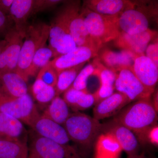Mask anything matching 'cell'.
I'll use <instances>...</instances> for the list:
<instances>
[{
    "label": "cell",
    "mask_w": 158,
    "mask_h": 158,
    "mask_svg": "<svg viewBox=\"0 0 158 158\" xmlns=\"http://www.w3.org/2000/svg\"><path fill=\"white\" fill-rule=\"evenodd\" d=\"M157 118V110L149 98L139 100L130 105L120 113L115 121L144 139L148 131L155 125Z\"/></svg>",
    "instance_id": "cell-1"
},
{
    "label": "cell",
    "mask_w": 158,
    "mask_h": 158,
    "mask_svg": "<svg viewBox=\"0 0 158 158\" xmlns=\"http://www.w3.org/2000/svg\"><path fill=\"white\" fill-rule=\"evenodd\" d=\"M154 3L150 1H135L132 7L118 16L120 32L136 34L149 29L151 21L157 16V6Z\"/></svg>",
    "instance_id": "cell-2"
},
{
    "label": "cell",
    "mask_w": 158,
    "mask_h": 158,
    "mask_svg": "<svg viewBox=\"0 0 158 158\" xmlns=\"http://www.w3.org/2000/svg\"><path fill=\"white\" fill-rule=\"evenodd\" d=\"M81 12L85 27L99 50L104 44L116 40L120 31L118 24V16L98 14L81 6Z\"/></svg>",
    "instance_id": "cell-3"
},
{
    "label": "cell",
    "mask_w": 158,
    "mask_h": 158,
    "mask_svg": "<svg viewBox=\"0 0 158 158\" xmlns=\"http://www.w3.org/2000/svg\"><path fill=\"white\" fill-rule=\"evenodd\" d=\"M50 26L44 23L29 25L20 51L16 71L28 82V72L33 57L37 51L46 45L49 34Z\"/></svg>",
    "instance_id": "cell-4"
},
{
    "label": "cell",
    "mask_w": 158,
    "mask_h": 158,
    "mask_svg": "<svg viewBox=\"0 0 158 158\" xmlns=\"http://www.w3.org/2000/svg\"><path fill=\"white\" fill-rule=\"evenodd\" d=\"M63 126L71 141L82 146L91 144L102 127L99 120L79 111L71 113Z\"/></svg>",
    "instance_id": "cell-5"
},
{
    "label": "cell",
    "mask_w": 158,
    "mask_h": 158,
    "mask_svg": "<svg viewBox=\"0 0 158 158\" xmlns=\"http://www.w3.org/2000/svg\"><path fill=\"white\" fill-rule=\"evenodd\" d=\"M81 8L80 1H67L59 11L66 20L69 33L77 46L88 47L99 51L85 27Z\"/></svg>",
    "instance_id": "cell-6"
},
{
    "label": "cell",
    "mask_w": 158,
    "mask_h": 158,
    "mask_svg": "<svg viewBox=\"0 0 158 158\" xmlns=\"http://www.w3.org/2000/svg\"><path fill=\"white\" fill-rule=\"evenodd\" d=\"M0 112L12 116L31 127L40 115L29 93L15 98L0 96Z\"/></svg>",
    "instance_id": "cell-7"
},
{
    "label": "cell",
    "mask_w": 158,
    "mask_h": 158,
    "mask_svg": "<svg viewBox=\"0 0 158 158\" xmlns=\"http://www.w3.org/2000/svg\"><path fill=\"white\" fill-rule=\"evenodd\" d=\"M28 147V158H81L73 146L58 144L35 133Z\"/></svg>",
    "instance_id": "cell-8"
},
{
    "label": "cell",
    "mask_w": 158,
    "mask_h": 158,
    "mask_svg": "<svg viewBox=\"0 0 158 158\" xmlns=\"http://www.w3.org/2000/svg\"><path fill=\"white\" fill-rule=\"evenodd\" d=\"M50 27L48 46L53 53L54 58L67 53L77 47L69 33L67 23L60 12Z\"/></svg>",
    "instance_id": "cell-9"
},
{
    "label": "cell",
    "mask_w": 158,
    "mask_h": 158,
    "mask_svg": "<svg viewBox=\"0 0 158 158\" xmlns=\"http://www.w3.org/2000/svg\"><path fill=\"white\" fill-rule=\"evenodd\" d=\"M115 90L127 96L131 102L149 98L153 93L145 88L128 69H123L117 74Z\"/></svg>",
    "instance_id": "cell-10"
},
{
    "label": "cell",
    "mask_w": 158,
    "mask_h": 158,
    "mask_svg": "<svg viewBox=\"0 0 158 158\" xmlns=\"http://www.w3.org/2000/svg\"><path fill=\"white\" fill-rule=\"evenodd\" d=\"M4 37L7 43L0 54V72L15 71L24 38L14 27L6 33Z\"/></svg>",
    "instance_id": "cell-11"
},
{
    "label": "cell",
    "mask_w": 158,
    "mask_h": 158,
    "mask_svg": "<svg viewBox=\"0 0 158 158\" xmlns=\"http://www.w3.org/2000/svg\"><path fill=\"white\" fill-rule=\"evenodd\" d=\"M157 32L148 29L138 34H130L120 32L114 40L116 47L132 52L137 55H144L150 43L157 37Z\"/></svg>",
    "instance_id": "cell-12"
},
{
    "label": "cell",
    "mask_w": 158,
    "mask_h": 158,
    "mask_svg": "<svg viewBox=\"0 0 158 158\" xmlns=\"http://www.w3.org/2000/svg\"><path fill=\"white\" fill-rule=\"evenodd\" d=\"M31 128L35 134L40 137L62 145H72V141L63 125L58 124L43 114L40 115Z\"/></svg>",
    "instance_id": "cell-13"
},
{
    "label": "cell",
    "mask_w": 158,
    "mask_h": 158,
    "mask_svg": "<svg viewBox=\"0 0 158 158\" xmlns=\"http://www.w3.org/2000/svg\"><path fill=\"white\" fill-rule=\"evenodd\" d=\"M98 50L85 46H77L67 53L54 58L51 64L59 73L66 69L86 63L92 58L98 56Z\"/></svg>",
    "instance_id": "cell-14"
},
{
    "label": "cell",
    "mask_w": 158,
    "mask_h": 158,
    "mask_svg": "<svg viewBox=\"0 0 158 158\" xmlns=\"http://www.w3.org/2000/svg\"><path fill=\"white\" fill-rule=\"evenodd\" d=\"M137 56L130 51L122 50L120 52H115L109 48H104L103 47L99 50L97 57L105 67L118 73L123 69L131 70Z\"/></svg>",
    "instance_id": "cell-15"
},
{
    "label": "cell",
    "mask_w": 158,
    "mask_h": 158,
    "mask_svg": "<svg viewBox=\"0 0 158 158\" xmlns=\"http://www.w3.org/2000/svg\"><path fill=\"white\" fill-rule=\"evenodd\" d=\"M132 71L145 88L153 93L158 80V66L145 55H138Z\"/></svg>",
    "instance_id": "cell-16"
},
{
    "label": "cell",
    "mask_w": 158,
    "mask_h": 158,
    "mask_svg": "<svg viewBox=\"0 0 158 158\" xmlns=\"http://www.w3.org/2000/svg\"><path fill=\"white\" fill-rule=\"evenodd\" d=\"M28 93L27 81L16 71L0 72V96L15 98Z\"/></svg>",
    "instance_id": "cell-17"
},
{
    "label": "cell",
    "mask_w": 158,
    "mask_h": 158,
    "mask_svg": "<svg viewBox=\"0 0 158 158\" xmlns=\"http://www.w3.org/2000/svg\"><path fill=\"white\" fill-rule=\"evenodd\" d=\"M35 0H14L10 9L9 15L19 34L24 38L28 27V20L34 15Z\"/></svg>",
    "instance_id": "cell-18"
},
{
    "label": "cell",
    "mask_w": 158,
    "mask_h": 158,
    "mask_svg": "<svg viewBox=\"0 0 158 158\" xmlns=\"http://www.w3.org/2000/svg\"><path fill=\"white\" fill-rule=\"evenodd\" d=\"M134 4V2L127 0H86L82 6L98 14L119 16Z\"/></svg>",
    "instance_id": "cell-19"
},
{
    "label": "cell",
    "mask_w": 158,
    "mask_h": 158,
    "mask_svg": "<svg viewBox=\"0 0 158 158\" xmlns=\"http://www.w3.org/2000/svg\"><path fill=\"white\" fill-rule=\"evenodd\" d=\"M130 102L131 101L124 94L118 92L114 93L95 104L94 118L99 120L113 116Z\"/></svg>",
    "instance_id": "cell-20"
},
{
    "label": "cell",
    "mask_w": 158,
    "mask_h": 158,
    "mask_svg": "<svg viewBox=\"0 0 158 158\" xmlns=\"http://www.w3.org/2000/svg\"><path fill=\"white\" fill-rule=\"evenodd\" d=\"M23 124L18 119L0 112V138L27 142V132Z\"/></svg>",
    "instance_id": "cell-21"
},
{
    "label": "cell",
    "mask_w": 158,
    "mask_h": 158,
    "mask_svg": "<svg viewBox=\"0 0 158 158\" xmlns=\"http://www.w3.org/2000/svg\"><path fill=\"white\" fill-rule=\"evenodd\" d=\"M109 133L115 138L122 150L131 156H135L139 148V144L133 131L115 121Z\"/></svg>",
    "instance_id": "cell-22"
},
{
    "label": "cell",
    "mask_w": 158,
    "mask_h": 158,
    "mask_svg": "<svg viewBox=\"0 0 158 158\" xmlns=\"http://www.w3.org/2000/svg\"><path fill=\"white\" fill-rule=\"evenodd\" d=\"M93 61L99 71L101 81V87L95 96L96 104L114 93L118 73L114 72L105 67L97 57L94 59Z\"/></svg>",
    "instance_id": "cell-23"
},
{
    "label": "cell",
    "mask_w": 158,
    "mask_h": 158,
    "mask_svg": "<svg viewBox=\"0 0 158 158\" xmlns=\"http://www.w3.org/2000/svg\"><path fill=\"white\" fill-rule=\"evenodd\" d=\"M63 98L75 112L86 110L96 104L94 95L71 87L64 92Z\"/></svg>",
    "instance_id": "cell-24"
},
{
    "label": "cell",
    "mask_w": 158,
    "mask_h": 158,
    "mask_svg": "<svg viewBox=\"0 0 158 158\" xmlns=\"http://www.w3.org/2000/svg\"><path fill=\"white\" fill-rule=\"evenodd\" d=\"M28 156L27 142L0 138V158H28Z\"/></svg>",
    "instance_id": "cell-25"
},
{
    "label": "cell",
    "mask_w": 158,
    "mask_h": 158,
    "mask_svg": "<svg viewBox=\"0 0 158 158\" xmlns=\"http://www.w3.org/2000/svg\"><path fill=\"white\" fill-rule=\"evenodd\" d=\"M42 114L58 124L63 125L71 113L69 107L63 98L56 96L50 102Z\"/></svg>",
    "instance_id": "cell-26"
},
{
    "label": "cell",
    "mask_w": 158,
    "mask_h": 158,
    "mask_svg": "<svg viewBox=\"0 0 158 158\" xmlns=\"http://www.w3.org/2000/svg\"><path fill=\"white\" fill-rule=\"evenodd\" d=\"M96 150L97 158H116L122 150L113 135L108 132L98 137Z\"/></svg>",
    "instance_id": "cell-27"
},
{
    "label": "cell",
    "mask_w": 158,
    "mask_h": 158,
    "mask_svg": "<svg viewBox=\"0 0 158 158\" xmlns=\"http://www.w3.org/2000/svg\"><path fill=\"white\" fill-rule=\"evenodd\" d=\"M86 63L66 69L59 72L58 73V79L56 88V96L64 93L71 87L77 76L81 71Z\"/></svg>",
    "instance_id": "cell-28"
},
{
    "label": "cell",
    "mask_w": 158,
    "mask_h": 158,
    "mask_svg": "<svg viewBox=\"0 0 158 158\" xmlns=\"http://www.w3.org/2000/svg\"><path fill=\"white\" fill-rule=\"evenodd\" d=\"M31 90L34 99L40 104L50 103L56 96V91L55 87L47 85L37 77L32 85Z\"/></svg>",
    "instance_id": "cell-29"
},
{
    "label": "cell",
    "mask_w": 158,
    "mask_h": 158,
    "mask_svg": "<svg viewBox=\"0 0 158 158\" xmlns=\"http://www.w3.org/2000/svg\"><path fill=\"white\" fill-rule=\"evenodd\" d=\"M52 58H54L53 53L48 46L45 45L39 49L33 57L29 67V79L37 76L40 69L48 64Z\"/></svg>",
    "instance_id": "cell-30"
},
{
    "label": "cell",
    "mask_w": 158,
    "mask_h": 158,
    "mask_svg": "<svg viewBox=\"0 0 158 158\" xmlns=\"http://www.w3.org/2000/svg\"><path fill=\"white\" fill-rule=\"evenodd\" d=\"M96 68V65L94 61L92 63L83 67L77 76L76 78L71 87L77 90L85 91L88 78Z\"/></svg>",
    "instance_id": "cell-31"
},
{
    "label": "cell",
    "mask_w": 158,
    "mask_h": 158,
    "mask_svg": "<svg viewBox=\"0 0 158 158\" xmlns=\"http://www.w3.org/2000/svg\"><path fill=\"white\" fill-rule=\"evenodd\" d=\"M36 77L41 80L47 85L55 88L58 79V73L50 61L47 65L40 69Z\"/></svg>",
    "instance_id": "cell-32"
},
{
    "label": "cell",
    "mask_w": 158,
    "mask_h": 158,
    "mask_svg": "<svg viewBox=\"0 0 158 158\" xmlns=\"http://www.w3.org/2000/svg\"><path fill=\"white\" fill-rule=\"evenodd\" d=\"M101 87V81L99 71L96 66V69L88 78L85 92L96 96Z\"/></svg>",
    "instance_id": "cell-33"
},
{
    "label": "cell",
    "mask_w": 158,
    "mask_h": 158,
    "mask_svg": "<svg viewBox=\"0 0 158 158\" xmlns=\"http://www.w3.org/2000/svg\"><path fill=\"white\" fill-rule=\"evenodd\" d=\"M64 1L60 0H35L34 15L39 12L53 9Z\"/></svg>",
    "instance_id": "cell-34"
},
{
    "label": "cell",
    "mask_w": 158,
    "mask_h": 158,
    "mask_svg": "<svg viewBox=\"0 0 158 158\" xmlns=\"http://www.w3.org/2000/svg\"><path fill=\"white\" fill-rule=\"evenodd\" d=\"M13 27L14 23L10 16L0 11V37L5 36Z\"/></svg>",
    "instance_id": "cell-35"
},
{
    "label": "cell",
    "mask_w": 158,
    "mask_h": 158,
    "mask_svg": "<svg viewBox=\"0 0 158 158\" xmlns=\"http://www.w3.org/2000/svg\"><path fill=\"white\" fill-rule=\"evenodd\" d=\"M154 40L152 43L149 44L148 45L144 55L158 66V37Z\"/></svg>",
    "instance_id": "cell-36"
},
{
    "label": "cell",
    "mask_w": 158,
    "mask_h": 158,
    "mask_svg": "<svg viewBox=\"0 0 158 158\" xmlns=\"http://www.w3.org/2000/svg\"><path fill=\"white\" fill-rule=\"evenodd\" d=\"M146 136H147L150 141L153 144L158 145V127L157 126L151 128L148 131Z\"/></svg>",
    "instance_id": "cell-37"
},
{
    "label": "cell",
    "mask_w": 158,
    "mask_h": 158,
    "mask_svg": "<svg viewBox=\"0 0 158 158\" xmlns=\"http://www.w3.org/2000/svg\"><path fill=\"white\" fill-rule=\"evenodd\" d=\"M13 1L14 0H0V11L9 15Z\"/></svg>",
    "instance_id": "cell-38"
},
{
    "label": "cell",
    "mask_w": 158,
    "mask_h": 158,
    "mask_svg": "<svg viewBox=\"0 0 158 158\" xmlns=\"http://www.w3.org/2000/svg\"><path fill=\"white\" fill-rule=\"evenodd\" d=\"M6 43H7V41L5 39L0 40V54L5 48Z\"/></svg>",
    "instance_id": "cell-39"
},
{
    "label": "cell",
    "mask_w": 158,
    "mask_h": 158,
    "mask_svg": "<svg viewBox=\"0 0 158 158\" xmlns=\"http://www.w3.org/2000/svg\"><path fill=\"white\" fill-rule=\"evenodd\" d=\"M132 158H138V157H133Z\"/></svg>",
    "instance_id": "cell-40"
}]
</instances>
